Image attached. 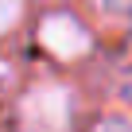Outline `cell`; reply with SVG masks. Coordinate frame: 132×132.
Returning <instances> with one entry per match:
<instances>
[{
	"label": "cell",
	"instance_id": "1",
	"mask_svg": "<svg viewBox=\"0 0 132 132\" xmlns=\"http://www.w3.org/2000/svg\"><path fill=\"white\" fill-rule=\"evenodd\" d=\"M66 117H70L66 93L54 86L35 89V97L27 101V132H66Z\"/></svg>",
	"mask_w": 132,
	"mask_h": 132
},
{
	"label": "cell",
	"instance_id": "2",
	"mask_svg": "<svg viewBox=\"0 0 132 132\" xmlns=\"http://www.w3.org/2000/svg\"><path fill=\"white\" fill-rule=\"evenodd\" d=\"M78 31H82V27L70 23V20H51L47 31H43V43H47L51 51H58V54H74V51L86 47V35H78Z\"/></svg>",
	"mask_w": 132,
	"mask_h": 132
},
{
	"label": "cell",
	"instance_id": "3",
	"mask_svg": "<svg viewBox=\"0 0 132 132\" xmlns=\"http://www.w3.org/2000/svg\"><path fill=\"white\" fill-rule=\"evenodd\" d=\"M8 20H16V0H0V27H8Z\"/></svg>",
	"mask_w": 132,
	"mask_h": 132
},
{
	"label": "cell",
	"instance_id": "4",
	"mask_svg": "<svg viewBox=\"0 0 132 132\" xmlns=\"http://www.w3.org/2000/svg\"><path fill=\"white\" fill-rule=\"evenodd\" d=\"M101 132H132V124H128V120H109Z\"/></svg>",
	"mask_w": 132,
	"mask_h": 132
}]
</instances>
